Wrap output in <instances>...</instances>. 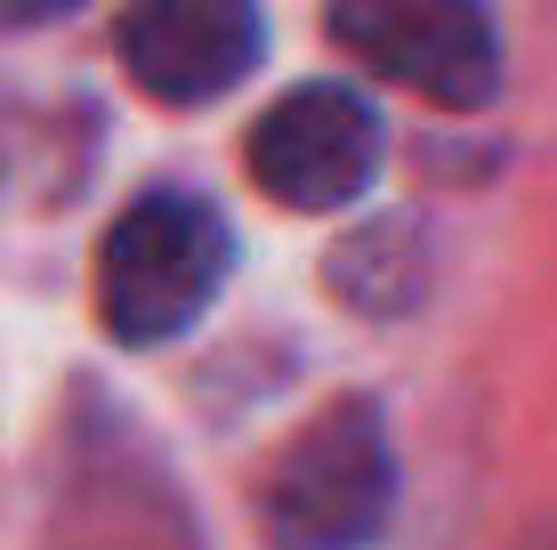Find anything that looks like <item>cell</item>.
<instances>
[{
    "instance_id": "6da1fadb",
    "label": "cell",
    "mask_w": 557,
    "mask_h": 550,
    "mask_svg": "<svg viewBox=\"0 0 557 550\" xmlns=\"http://www.w3.org/2000/svg\"><path fill=\"white\" fill-rule=\"evenodd\" d=\"M226 268H235V235L202 195H178V186L138 195L98 243V325L122 349L178 340L219 300Z\"/></svg>"
},
{
    "instance_id": "7a4b0ae2",
    "label": "cell",
    "mask_w": 557,
    "mask_h": 550,
    "mask_svg": "<svg viewBox=\"0 0 557 550\" xmlns=\"http://www.w3.org/2000/svg\"><path fill=\"white\" fill-rule=\"evenodd\" d=\"M396 502V453L380 413L363 405H332L283 445L275 478L259 494V526L275 550H363L388 526Z\"/></svg>"
},
{
    "instance_id": "3957f363",
    "label": "cell",
    "mask_w": 557,
    "mask_h": 550,
    "mask_svg": "<svg viewBox=\"0 0 557 550\" xmlns=\"http://www.w3.org/2000/svg\"><path fill=\"white\" fill-rule=\"evenodd\" d=\"M339 49L356 65H372L380 82L412 89L429 106L476 113L502 89V49H493V25L469 9V0H339L323 16Z\"/></svg>"
},
{
    "instance_id": "277c9868",
    "label": "cell",
    "mask_w": 557,
    "mask_h": 550,
    "mask_svg": "<svg viewBox=\"0 0 557 550\" xmlns=\"http://www.w3.org/2000/svg\"><path fill=\"white\" fill-rule=\"evenodd\" d=\"M251 179L292 211H348L380 179V113L339 82H299L251 122Z\"/></svg>"
},
{
    "instance_id": "5b68a950",
    "label": "cell",
    "mask_w": 557,
    "mask_h": 550,
    "mask_svg": "<svg viewBox=\"0 0 557 550\" xmlns=\"http://www.w3.org/2000/svg\"><path fill=\"white\" fill-rule=\"evenodd\" d=\"M113 41H122V65L146 98L202 106V98H226L259 65L267 25L243 0H146V9L122 16Z\"/></svg>"
}]
</instances>
